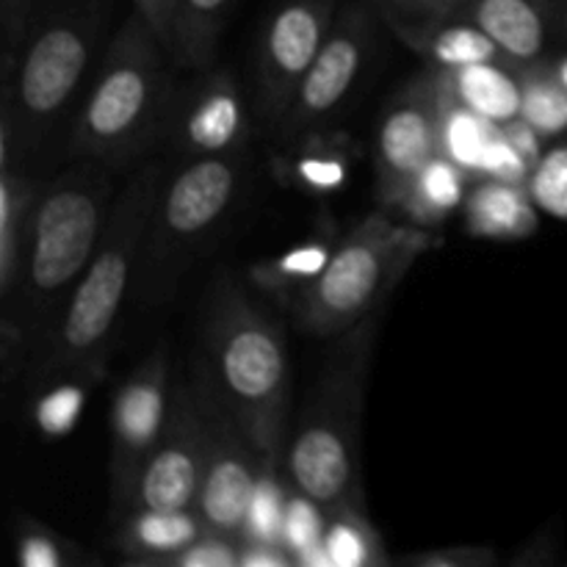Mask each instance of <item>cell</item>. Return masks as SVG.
Instances as JSON below:
<instances>
[{
	"mask_svg": "<svg viewBox=\"0 0 567 567\" xmlns=\"http://www.w3.org/2000/svg\"><path fill=\"white\" fill-rule=\"evenodd\" d=\"M111 166L70 161L44 183L33 210L20 280L0 302V347L6 382L28 371L59 324L70 293L97 252L111 208Z\"/></svg>",
	"mask_w": 567,
	"mask_h": 567,
	"instance_id": "6da1fadb",
	"label": "cell"
},
{
	"mask_svg": "<svg viewBox=\"0 0 567 567\" xmlns=\"http://www.w3.org/2000/svg\"><path fill=\"white\" fill-rule=\"evenodd\" d=\"M169 172L166 161H144L114 199L97 252L66 299L64 313L50 332L48 343L28 369L31 380L100 377L109 360L122 308L136 291L144 236Z\"/></svg>",
	"mask_w": 567,
	"mask_h": 567,
	"instance_id": "7a4b0ae2",
	"label": "cell"
},
{
	"mask_svg": "<svg viewBox=\"0 0 567 567\" xmlns=\"http://www.w3.org/2000/svg\"><path fill=\"white\" fill-rule=\"evenodd\" d=\"M109 0H61L33 11L14 61H3L0 166L39 153L86 83L105 37Z\"/></svg>",
	"mask_w": 567,
	"mask_h": 567,
	"instance_id": "3957f363",
	"label": "cell"
},
{
	"mask_svg": "<svg viewBox=\"0 0 567 567\" xmlns=\"http://www.w3.org/2000/svg\"><path fill=\"white\" fill-rule=\"evenodd\" d=\"M169 50L142 11L133 9L105 48L97 75L72 122L66 161H100L111 169L136 164L161 147L175 100Z\"/></svg>",
	"mask_w": 567,
	"mask_h": 567,
	"instance_id": "277c9868",
	"label": "cell"
},
{
	"mask_svg": "<svg viewBox=\"0 0 567 567\" xmlns=\"http://www.w3.org/2000/svg\"><path fill=\"white\" fill-rule=\"evenodd\" d=\"M205 369L264 457L286 460L291 358L277 321L230 271L210 282L203 327Z\"/></svg>",
	"mask_w": 567,
	"mask_h": 567,
	"instance_id": "5b68a950",
	"label": "cell"
},
{
	"mask_svg": "<svg viewBox=\"0 0 567 567\" xmlns=\"http://www.w3.org/2000/svg\"><path fill=\"white\" fill-rule=\"evenodd\" d=\"M380 321L377 313L338 336L321 365L297 426L288 437L286 474L321 507L365 502L363 493V410L374 363Z\"/></svg>",
	"mask_w": 567,
	"mask_h": 567,
	"instance_id": "8992f818",
	"label": "cell"
},
{
	"mask_svg": "<svg viewBox=\"0 0 567 567\" xmlns=\"http://www.w3.org/2000/svg\"><path fill=\"white\" fill-rule=\"evenodd\" d=\"M247 181V153L186 161L172 169L150 216L133 302L158 310L221 236Z\"/></svg>",
	"mask_w": 567,
	"mask_h": 567,
	"instance_id": "52a82bcc",
	"label": "cell"
},
{
	"mask_svg": "<svg viewBox=\"0 0 567 567\" xmlns=\"http://www.w3.org/2000/svg\"><path fill=\"white\" fill-rule=\"evenodd\" d=\"M441 247L426 227L393 221L385 208L338 238L319 277L288 302L293 321L316 338H338L377 313L415 260Z\"/></svg>",
	"mask_w": 567,
	"mask_h": 567,
	"instance_id": "ba28073f",
	"label": "cell"
},
{
	"mask_svg": "<svg viewBox=\"0 0 567 567\" xmlns=\"http://www.w3.org/2000/svg\"><path fill=\"white\" fill-rule=\"evenodd\" d=\"M172 399V363L166 343L155 347L111 399L109 491L111 513L120 520L131 509L138 476L166 424Z\"/></svg>",
	"mask_w": 567,
	"mask_h": 567,
	"instance_id": "9c48e42d",
	"label": "cell"
},
{
	"mask_svg": "<svg viewBox=\"0 0 567 567\" xmlns=\"http://www.w3.org/2000/svg\"><path fill=\"white\" fill-rule=\"evenodd\" d=\"M336 17V0H282L260 28L255 114L271 131H280Z\"/></svg>",
	"mask_w": 567,
	"mask_h": 567,
	"instance_id": "30bf717a",
	"label": "cell"
},
{
	"mask_svg": "<svg viewBox=\"0 0 567 567\" xmlns=\"http://www.w3.org/2000/svg\"><path fill=\"white\" fill-rule=\"evenodd\" d=\"M194 371L203 385L205 410H208V449H205V471L194 509L210 532L241 540L244 518H247L264 454L244 430L238 415L227 408L221 393L216 391L203 360Z\"/></svg>",
	"mask_w": 567,
	"mask_h": 567,
	"instance_id": "8fae6325",
	"label": "cell"
},
{
	"mask_svg": "<svg viewBox=\"0 0 567 567\" xmlns=\"http://www.w3.org/2000/svg\"><path fill=\"white\" fill-rule=\"evenodd\" d=\"M205 449H208V410H205V393L197 371H192V377L172 385L166 424L138 476L131 509L194 507L205 471Z\"/></svg>",
	"mask_w": 567,
	"mask_h": 567,
	"instance_id": "7c38bea8",
	"label": "cell"
},
{
	"mask_svg": "<svg viewBox=\"0 0 567 567\" xmlns=\"http://www.w3.org/2000/svg\"><path fill=\"white\" fill-rule=\"evenodd\" d=\"M374 14L369 6H349L332 22L313 66L305 75L280 125L282 142L324 131L347 105L374 50Z\"/></svg>",
	"mask_w": 567,
	"mask_h": 567,
	"instance_id": "4fadbf2b",
	"label": "cell"
},
{
	"mask_svg": "<svg viewBox=\"0 0 567 567\" xmlns=\"http://www.w3.org/2000/svg\"><path fill=\"white\" fill-rule=\"evenodd\" d=\"M252 136V116L230 70L210 66L177 89L166 116L161 147L183 161L244 155Z\"/></svg>",
	"mask_w": 567,
	"mask_h": 567,
	"instance_id": "5bb4252c",
	"label": "cell"
},
{
	"mask_svg": "<svg viewBox=\"0 0 567 567\" xmlns=\"http://www.w3.org/2000/svg\"><path fill=\"white\" fill-rule=\"evenodd\" d=\"M441 153L437 70L413 78L382 111L374 131V188L385 210L396 208L410 177Z\"/></svg>",
	"mask_w": 567,
	"mask_h": 567,
	"instance_id": "9a60e30c",
	"label": "cell"
},
{
	"mask_svg": "<svg viewBox=\"0 0 567 567\" xmlns=\"http://www.w3.org/2000/svg\"><path fill=\"white\" fill-rule=\"evenodd\" d=\"M457 14L485 28L513 64L567 53V0H468Z\"/></svg>",
	"mask_w": 567,
	"mask_h": 567,
	"instance_id": "2e32d148",
	"label": "cell"
},
{
	"mask_svg": "<svg viewBox=\"0 0 567 567\" xmlns=\"http://www.w3.org/2000/svg\"><path fill=\"white\" fill-rule=\"evenodd\" d=\"M388 28L408 44L413 53L430 61L437 70H457L468 64H485V61H509L496 44V39L471 22L468 17H432V20H404L396 14H382Z\"/></svg>",
	"mask_w": 567,
	"mask_h": 567,
	"instance_id": "e0dca14e",
	"label": "cell"
},
{
	"mask_svg": "<svg viewBox=\"0 0 567 567\" xmlns=\"http://www.w3.org/2000/svg\"><path fill=\"white\" fill-rule=\"evenodd\" d=\"M205 532H208V526L194 507H138L120 518L114 551L120 554L125 565L153 567L161 557H169V554L192 546Z\"/></svg>",
	"mask_w": 567,
	"mask_h": 567,
	"instance_id": "ac0fdd59",
	"label": "cell"
},
{
	"mask_svg": "<svg viewBox=\"0 0 567 567\" xmlns=\"http://www.w3.org/2000/svg\"><path fill=\"white\" fill-rule=\"evenodd\" d=\"M537 203L524 183L480 177L463 205V225L468 236L487 241H524L537 230Z\"/></svg>",
	"mask_w": 567,
	"mask_h": 567,
	"instance_id": "d6986e66",
	"label": "cell"
},
{
	"mask_svg": "<svg viewBox=\"0 0 567 567\" xmlns=\"http://www.w3.org/2000/svg\"><path fill=\"white\" fill-rule=\"evenodd\" d=\"M352 161V142L343 133L324 127L288 142L286 153L277 158V175L302 194L327 197L347 186Z\"/></svg>",
	"mask_w": 567,
	"mask_h": 567,
	"instance_id": "ffe728a7",
	"label": "cell"
},
{
	"mask_svg": "<svg viewBox=\"0 0 567 567\" xmlns=\"http://www.w3.org/2000/svg\"><path fill=\"white\" fill-rule=\"evenodd\" d=\"M39 192L42 186L22 166H0V302L20 280Z\"/></svg>",
	"mask_w": 567,
	"mask_h": 567,
	"instance_id": "44dd1931",
	"label": "cell"
},
{
	"mask_svg": "<svg viewBox=\"0 0 567 567\" xmlns=\"http://www.w3.org/2000/svg\"><path fill=\"white\" fill-rule=\"evenodd\" d=\"M471 175L443 153L432 155L413 177L399 197L396 208L410 225L437 227L457 214L468 197Z\"/></svg>",
	"mask_w": 567,
	"mask_h": 567,
	"instance_id": "7402d4cb",
	"label": "cell"
},
{
	"mask_svg": "<svg viewBox=\"0 0 567 567\" xmlns=\"http://www.w3.org/2000/svg\"><path fill=\"white\" fill-rule=\"evenodd\" d=\"M238 0H175L169 55L177 70L203 72L216 66L221 33Z\"/></svg>",
	"mask_w": 567,
	"mask_h": 567,
	"instance_id": "603a6c76",
	"label": "cell"
},
{
	"mask_svg": "<svg viewBox=\"0 0 567 567\" xmlns=\"http://www.w3.org/2000/svg\"><path fill=\"white\" fill-rule=\"evenodd\" d=\"M437 86H441V153L463 166L471 177H485L502 125L468 109L454 94L441 70H437Z\"/></svg>",
	"mask_w": 567,
	"mask_h": 567,
	"instance_id": "cb8c5ba5",
	"label": "cell"
},
{
	"mask_svg": "<svg viewBox=\"0 0 567 567\" xmlns=\"http://www.w3.org/2000/svg\"><path fill=\"white\" fill-rule=\"evenodd\" d=\"M441 75L468 109L496 125H507L520 116V78L518 64L513 61H485V64L441 70Z\"/></svg>",
	"mask_w": 567,
	"mask_h": 567,
	"instance_id": "d4e9b609",
	"label": "cell"
},
{
	"mask_svg": "<svg viewBox=\"0 0 567 567\" xmlns=\"http://www.w3.org/2000/svg\"><path fill=\"white\" fill-rule=\"evenodd\" d=\"M336 230L316 233V236L305 238L302 244L291 247L288 252L252 266L249 277H252L260 291L271 293L282 305H288L305 286H310L324 271L332 252H336Z\"/></svg>",
	"mask_w": 567,
	"mask_h": 567,
	"instance_id": "484cf974",
	"label": "cell"
},
{
	"mask_svg": "<svg viewBox=\"0 0 567 567\" xmlns=\"http://www.w3.org/2000/svg\"><path fill=\"white\" fill-rule=\"evenodd\" d=\"M321 546L330 567H385L396 563L388 557L380 529L365 513V502H349L330 509Z\"/></svg>",
	"mask_w": 567,
	"mask_h": 567,
	"instance_id": "4316f807",
	"label": "cell"
},
{
	"mask_svg": "<svg viewBox=\"0 0 567 567\" xmlns=\"http://www.w3.org/2000/svg\"><path fill=\"white\" fill-rule=\"evenodd\" d=\"M291 480L286 474V460L264 457L247 518H244L241 543H271L286 546V515L291 502Z\"/></svg>",
	"mask_w": 567,
	"mask_h": 567,
	"instance_id": "83f0119b",
	"label": "cell"
},
{
	"mask_svg": "<svg viewBox=\"0 0 567 567\" xmlns=\"http://www.w3.org/2000/svg\"><path fill=\"white\" fill-rule=\"evenodd\" d=\"M520 116L548 144L567 136V89L559 83L551 61L518 64Z\"/></svg>",
	"mask_w": 567,
	"mask_h": 567,
	"instance_id": "f1b7e54d",
	"label": "cell"
},
{
	"mask_svg": "<svg viewBox=\"0 0 567 567\" xmlns=\"http://www.w3.org/2000/svg\"><path fill=\"white\" fill-rule=\"evenodd\" d=\"M14 557L20 567H78L94 563L89 551H83L75 540L55 535L39 520L17 518L14 524Z\"/></svg>",
	"mask_w": 567,
	"mask_h": 567,
	"instance_id": "f546056e",
	"label": "cell"
},
{
	"mask_svg": "<svg viewBox=\"0 0 567 567\" xmlns=\"http://www.w3.org/2000/svg\"><path fill=\"white\" fill-rule=\"evenodd\" d=\"M526 188L543 214L567 225V136L548 144Z\"/></svg>",
	"mask_w": 567,
	"mask_h": 567,
	"instance_id": "4dcf8cb0",
	"label": "cell"
},
{
	"mask_svg": "<svg viewBox=\"0 0 567 567\" xmlns=\"http://www.w3.org/2000/svg\"><path fill=\"white\" fill-rule=\"evenodd\" d=\"M153 567H241V540L208 529L192 546L161 557Z\"/></svg>",
	"mask_w": 567,
	"mask_h": 567,
	"instance_id": "1f68e13d",
	"label": "cell"
},
{
	"mask_svg": "<svg viewBox=\"0 0 567 567\" xmlns=\"http://www.w3.org/2000/svg\"><path fill=\"white\" fill-rule=\"evenodd\" d=\"M498 551L493 546H443L430 551H413L399 557L393 565L408 567H496Z\"/></svg>",
	"mask_w": 567,
	"mask_h": 567,
	"instance_id": "d6a6232c",
	"label": "cell"
},
{
	"mask_svg": "<svg viewBox=\"0 0 567 567\" xmlns=\"http://www.w3.org/2000/svg\"><path fill=\"white\" fill-rule=\"evenodd\" d=\"M37 0H0V31H3V61H14L31 28Z\"/></svg>",
	"mask_w": 567,
	"mask_h": 567,
	"instance_id": "836d02e7",
	"label": "cell"
},
{
	"mask_svg": "<svg viewBox=\"0 0 567 567\" xmlns=\"http://www.w3.org/2000/svg\"><path fill=\"white\" fill-rule=\"evenodd\" d=\"M382 14H396L404 20H432V17H452L468 0H369Z\"/></svg>",
	"mask_w": 567,
	"mask_h": 567,
	"instance_id": "e575fe53",
	"label": "cell"
},
{
	"mask_svg": "<svg viewBox=\"0 0 567 567\" xmlns=\"http://www.w3.org/2000/svg\"><path fill=\"white\" fill-rule=\"evenodd\" d=\"M557 548H559V537H557V526H546V529L537 532L513 559L509 565L515 567H543V565H554L557 559Z\"/></svg>",
	"mask_w": 567,
	"mask_h": 567,
	"instance_id": "d590c367",
	"label": "cell"
},
{
	"mask_svg": "<svg viewBox=\"0 0 567 567\" xmlns=\"http://www.w3.org/2000/svg\"><path fill=\"white\" fill-rule=\"evenodd\" d=\"M241 567H297V563L286 546L241 543Z\"/></svg>",
	"mask_w": 567,
	"mask_h": 567,
	"instance_id": "8d00e7d4",
	"label": "cell"
},
{
	"mask_svg": "<svg viewBox=\"0 0 567 567\" xmlns=\"http://www.w3.org/2000/svg\"><path fill=\"white\" fill-rule=\"evenodd\" d=\"M133 9L142 11L150 20V25L158 31L161 42L169 50L172 44V9H175V0H133Z\"/></svg>",
	"mask_w": 567,
	"mask_h": 567,
	"instance_id": "74e56055",
	"label": "cell"
},
{
	"mask_svg": "<svg viewBox=\"0 0 567 567\" xmlns=\"http://www.w3.org/2000/svg\"><path fill=\"white\" fill-rule=\"evenodd\" d=\"M554 64V72H557V78H559V83H563V86L567 89V53H563V55H557V59L551 61Z\"/></svg>",
	"mask_w": 567,
	"mask_h": 567,
	"instance_id": "f35d334b",
	"label": "cell"
}]
</instances>
